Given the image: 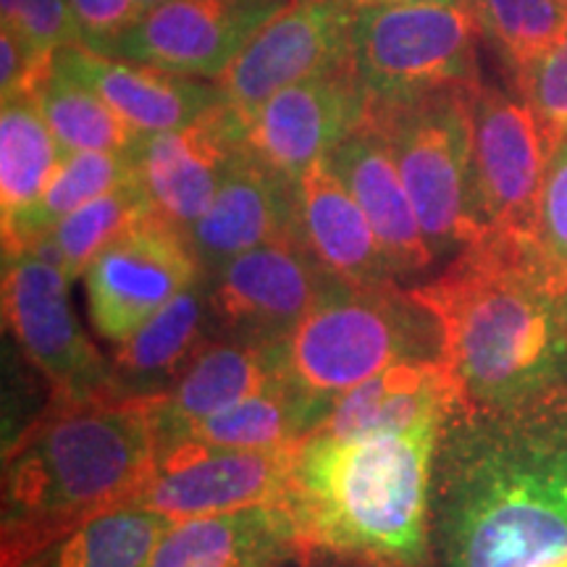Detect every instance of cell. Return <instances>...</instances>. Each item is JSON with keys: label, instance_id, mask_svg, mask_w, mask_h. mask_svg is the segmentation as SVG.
<instances>
[{"label": "cell", "instance_id": "1", "mask_svg": "<svg viewBox=\"0 0 567 567\" xmlns=\"http://www.w3.org/2000/svg\"><path fill=\"white\" fill-rule=\"evenodd\" d=\"M436 567H567V384L457 408L434 467Z\"/></svg>", "mask_w": 567, "mask_h": 567}, {"label": "cell", "instance_id": "2", "mask_svg": "<svg viewBox=\"0 0 567 567\" xmlns=\"http://www.w3.org/2000/svg\"><path fill=\"white\" fill-rule=\"evenodd\" d=\"M413 292L436 318L463 408L567 384V264L542 237L486 231Z\"/></svg>", "mask_w": 567, "mask_h": 567}, {"label": "cell", "instance_id": "3", "mask_svg": "<svg viewBox=\"0 0 567 567\" xmlns=\"http://www.w3.org/2000/svg\"><path fill=\"white\" fill-rule=\"evenodd\" d=\"M446 421L358 436L316 431L297 442L279 502L302 557L436 567L434 467Z\"/></svg>", "mask_w": 567, "mask_h": 567}, {"label": "cell", "instance_id": "4", "mask_svg": "<svg viewBox=\"0 0 567 567\" xmlns=\"http://www.w3.org/2000/svg\"><path fill=\"white\" fill-rule=\"evenodd\" d=\"M158 396L55 400L6 450L3 567H19L101 509L126 505L158 463Z\"/></svg>", "mask_w": 567, "mask_h": 567}, {"label": "cell", "instance_id": "5", "mask_svg": "<svg viewBox=\"0 0 567 567\" xmlns=\"http://www.w3.org/2000/svg\"><path fill=\"white\" fill-rule=\"evenodd\" d=\"M442 358V331L413 287H354L331 279L284 347L287 375L334 402L402 360Z\"/></svg>", "mask_w": 567, "mask_h": 567}, {"label": "cell", "instance_id": "6", "mask_svg": "<svg viewBox=\"0 0 567 567\" xmlns=\"http://www.w3.org/2000/svg\"><path fill=\"white\" fill-rule=\"evenodd\" d=\"M476 84L368 105L365 113L394 155L436 264L486 234L473 179L471 92Z\"/></svg>", "mask_w": 567, "mask_h": 567}, {"label": "cell", "instance_id": "7", "mask_svg": "<svg viewBox=\"0 0 567 567\" xmlns=\"http://www.w3.org/2000/svg\"><path fill=\"white\" fill-rule=\"evenodd\" d=\"M481 24L467 0L363 6L354 17L352 66L368 105L476 84Z\"/></svg>", "mask_w": 567, "mask_h": 567}, {"label": "cell", "instance_id": "8", "mask_svg": "<svg viewBox=\"0 0 567 567\" xmlns=\"http://www.w3.org/2000/svg\"><path fill=\"white\" fill-rule=\"evenodd\" d=\"M71 279L42 245L3 255V316L55 400L122 394L111 360L92 344L71 308Z\"/></svg>", "mask_w": 567, "mask_h": 567}, {"label": "cell", "instance_id": "9", "mask_svg": "<svg viewBox=\"0 0 567 567\" xmlns=\"http://www.w3.org/2000/svg\"><path fill=\"white\" fill-rule=\"evenodd\" d=\"M471 126L476 203L486 231L538 237L544 182L559 140L523 97L484 84L471 92Z\"/></svg>", "mask_w": 567, "mask_h": 567}, {"label": "cell", "instance_id": "10", "mask_svg": "<svg viewBox=\"0 0 567 567\" xmlns=\"http://www.w3.org/2000/svg\"><path fill=\"white\" fill-rule=\"evenodd\" d=\"M352 0H289L213 80L221 103L245 124L276 92L352 63Z\"/></svg>", "mask_w": 567, "mask_h": 567}, {"label": "cell", "instance_id": "11", "mask_svg": "<svg viewBox=\"0 0 567 567\" xmlns=\"http://www.w3.org/2000/svg\"><path fill=\"white\" fill-rule=\"evenodd\" d=\"M200 276L187 234L145 213L82 274L90 321L105 342L122 344Z\"/></svg>", "mask_w": 567, "mask_h": 567}, {"label": "cell", "instance_id": "12", "mask_svg": "<svg viewBox=\"0 0 567 567\" xmlns=\"http://www.w3.org/2000/svg\"><path fill=\"white\" fill-rule=\"evenodd\" d=\"M331 279L300 237L237 255L205 274L218 337L287 344Z\"/></svg>", "mask_w": 567, "mask_h": 567}, {"label": "cell", "instance_id": "13", "mask_svg": "<svg viewBox=\"0 0 567 567\" xmlns=\"http://www.w3.org/2000/svg\"><path fill=\"white\" fill-rule=\"evenodd\" d=\"M292 450L295 444L281 450H216L182 439L158 452L155 473L132 505L184 520L279 502Z\"/></svg>", "mask_w": 567, "mask_h": 567}, {"label": "cell", "instance_id": "14", "mask_svg": "<svg viewBox=\"0 0 567 567\" xmlns=\"http://www.w3.org/2000/svg\"><path fill=\"white\" fill-rule=\"evenodd\" d=\"M289 0H163L140 17L111 55L174 74L216 80Z\"/></svg>", "mask_w": 567, "mask_h": 567}, {"label": "cell", "instance_id": "15", "mask_svg": "<svg viewBox=\"0 0 567 567\" xmlns=\"http://www.w3.org/2000/svg\"><path fill=\"white\" fill-rule=\"evenodd\" d=\"M368 97L352 63L289 84L247 122L245 147L274 172L297 182L363 124Z\"/></svg>", "mask_w": 567, "mask_h": 567}, {"label": "cell", "instance_id": "16", "mask_svg": "<svg viewBox=\"0 0 567 567\" xmlns=\"http://www.w3.org/2000/svg\"><path fill=\"white\" fill-rule=\"evenodd\" d=\"M243 142L245 124L218 103L182 130L142 134L132 147L134 179L151 208L187 234L210 208Z\"/></svg>", "mask_w": 567, "mask_h": 567}, {"label": "cell", "instance_id": "17", "mask_svg": "<svg viewBox=\"0 0 567 567\" xmlns=\"http://www.w3.org/2000/svg\"><path fill=\"white\" fill-rule=\"evenodd\" d=\"M300 237L295 182L245 147L234 155L210 208L187 229L203 276L276 239Z\"/></svg>", "mask_w": 567, "mask_h": 567}, {"label": "cell", "instance_id": "18", "mask_svg": "<svg viewBox=\"0 0 567 567\" xmlns=\"http://www.w3.org/2000/svg\"><path fill=\"white\" fill-rule=\"evenodd\" d=\"M55 66L97 92L137 134L182 130L221 103L213 80L118 59L84 42L63 48Z\"/></svg>", "mask_w": 567, "mask_h": 567}, {"label": "cell", "instance_id": "19", "mask_svg": "<svg viewBox=\"0 0 567 567\" xmlns=\"http://www.w3.org/2000/svg\"><path fill=\"white\" fill-rule=\"evenodd\" d=\"M326 163L363 208L396 281L408 284L429 274L436 266V258L425 243L413 200L384 134L363 118L358 130L326 155Z\"/></svg>", "mask_w": 567, "mask_h": 567}, {"label": "cell", "instance_id": "20", "mask_svg": "<svg viewBox=\"0 0 567 567\" xmlns=\"http://www.w3.org/2000/svg\"><path fill=\"white\" fill-rule=\"evenodd\" d=\"M284 347L287 344H258L231 337H216L205 344L172 389L158 394V452L205 417L237 405L287 375Z\"/></svg>", "mask_w": 567, "mask_h": 567}, {"label": "cell", "instance_id": "21", "mask_svg": "<svg viewBox=\"0 0 567 567\" xmlns=\"http://www.w3.org/2000/svg\"><path fill=\"white\" fill-rule=\"evenodd\" d=\"M295 195L300 239L326 274L354 287L400 284L363 208L326 158L305 168Z\"/></svg>", "mask_w": 567, "mask_h": 567}, {"label": "cell", "instance_id": "22", "mask_svg": "<svg viewBox=\"0 0 567 567\" xmlns=\"http://www.w3.org/2000/svg\"><path fill=\"white\" fill-rule=\"evenodd\" d=\"M302 557L287 507L264 502L174 520L147 567H266Z\"/></svg>", "mask_w": 567, "mask_h": 567}, {"label": "cell", "instance_id": "23", "mask_svg": "<svg viewBox=\"0 0 567 567\" xmlns=\"http://www.w3.org/2000/svg\"><path fill=\"white\" fill-rule=\"evenodd\" d=\"M457 408H463V396L442 358L402 360L339 394L318 431L331 436L408 431L446 421Z\"/></svg>", "mask_w": 567, "mask_h": 567}, {"label": "cell", "instance_id": "24", "mask_svg": "<svg viewBox=\"0 0 567 567\" xmlns=\"http://www.w3.org/2000/svg\"><path fill=\"white\" fill-rule=\"evenodd\" d=\"M216 337L208 284L200 276L193 287L147 318L132 337L116 344L111 368L118 392L130 396H158L168 392L184 368L193 363L195 354Z\"/></svg>", "mask_w": 567, "mask_h": 567}, {"label": "cell", "instance_id": "25", "mask_svg": "<svg viewBox=\"0 0 567 567\" xmlns=\"http://www.w3.org/2000/svg\"><path fill=\"white\" fill-rule=\"evenodd\" d=\"M329 408V400L305 392L289 375H281L271 386L205 417L182 439L216 450H281L321 429Z\"/></svg>", "mask_w": 567, "mask_h": 567}, {"label": "cell", "instance_id": "26", "mask_svg": "<svg viewBox=\"0 0 567 567\" xmlns=\"http://www.w3.org/2000/svg\"><path fill=\"white\" fill-rule=\"evenodd\" d=\"M172 517L126 502L84 517L19 567H147Z\"/></svg>", "mask_w": 567, "mask_h": 567}, {"label": "cell", "instance_id": "27", "mask_svg": "<svg viewBox=\"0 0 567 567\" xmlns=\"http://www.w3.org/2000/svg\"><path fill=\"white\" fill-rule=\"evenodd\" d=\"M63 147L42 116L34 95L6 97L0 109V226L13 224L32 210L55 168Z\"/></svg>", "mask_w": 567, "mask_h": 567}, {"label": "cell", "instance_id": "28", "mask_svg": "<svg viewBox=\"0 0 567 567\" xmlns=\"http://www.w3.org/2000/svg\"><path fill=\"white\" fill-rule=\"evenodd\" d=\"M134 176L130 153H66L55 168L51 184L32 210H27L11 229L3 231V255L27 250L45 237L61 218L87 205Z\"/></svg>", "mask_w": 567, "mask_h": 567}, {"label": "cell", "instance_id": "29", "mask_svg": "<svg viewBox=\"0 0 567 567\" xmlns=\"http://www.w3.org/2000/svg\"><path fill=\"white\" fill-rule=\"evenodd\" d=\"M34 101L63 153H130L142 137L97 92L59 66L34 92Z\"/></svg>", "mask_w": 567, "mask_h": 567}, {"label": "cell", "instance_id": "30", "mask_svg": "<svg viewBox=\"0 0 567 567\" xmlns=\"http://www.w3.org/2000/svg\"><path fill=\"white\" fill-rule=\"evenodd\" d=\"M151 210V200L132 176L122 187L111 189V193L69 213L34 245L45 247L63 266L69 279L76 281L113 239L122 237L132 224H137Z\"/></svg>", "mask_w": 567, "mask_h": 567}, {"label": "cell", "instance_id": "31", "mask_svg": "<svg viewBox=\"0 0 567 567\" xmlns=\"http://www.w3.org/2000/svg\"><path fill=\"white\" fill-rule=\"evenodd\" d=\"M513 80L567 32V0H467Z\"/></svg>", "mask_w": 567, "mask_h": 567}, {"label": "cell", "instance_id": "32", "mask_svg": "<svg viewBox=\"0 0 567 567\" xmlns=\"http://www.w3.org/2000/svg\"><path fill=\"white\" fill-rule=\"evenodd\" d=\"M6 30L17 32L42 55H59L82 42L69 0H0Z\"/></svg>", "mask_w": 567, "mask_h": 567}, {"label": "cell", "instance_id": "33", "mask_svg": "<svg viewBox=\"0 0 567 567\" xmlns=\"http://www.w3.org/2000/svg\"><path fill=\"white\" fill-rule=\"evenodd\" d=\"M515 87L542 124L563 140L567 134V32L515 80Z\"/></svg>", "mask_w": 567, "mask_h": 567}, {"label": "cell", "instance_id": "34", "mask_svg": "<svg viewBox=\"0 0 567 567\" xmlns=\"http://www.w3.org/2000/svg\"><path fill=\"white\" fill-rule=\"evenodd\" d=\"M69 6L84 45L101 53H111L142 17L137 0H69Z\"/></svg>", "mask_w": 567, "mask_h": 567}, {"label": "cell", "instance_id": "35", "mask_svg": "<svg viewBox=\"0 0 567 567\" xmlns=\"http://www.w3.org/2000/svg\"><path fill=\"white\" fill-rule=\"evenodd\" d=\"M538 237L567 264V134L559 140L549 161L542 195V216H538Z\"/></svg>", "mask_w": 567, "mask_h": 567}, {"label": "cell", "instance_id": "36", "mask_svg": "<svg viewBox=\"0 0 567 567\" xmlns=\"http://www.w3.org/2000/svg\"><path fill=\"white\" fill-rule=\"evenodd\" d=\"M358 9H363V6H386V3H425V0H352Z\"/></svg>", "mask_w": 567, "mask_h": 567}, {"label": "cell", "instance_id": "37", "mask_svg": "<svg viewBox=\"0 0 567 567\" xmlns=\"http://www.w3.org/2000/svg\"><path fill=\"white\" fill-rule=\"evenodd\" d=\"M137 3H140V9H142V13H145V11H151V9H153V6H158V3H163V0H137Z\"/></svg>", "mask_w": 567, "mask_h": 567}, {"label": "cell", "instance_id": "38", "mask_svg": "<svg viewBox=\"0 0 567 567\" xmlns=\"http://www.w3.org/2000/svg\"><path fill=\"white\" fill-rule=\"evenodd\" d=\"M295 559H284V563H274V565H266V567H295Z\"/></svg>", "mask_w": 567, "mask_h": 567}]
</instances>
